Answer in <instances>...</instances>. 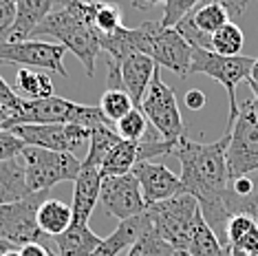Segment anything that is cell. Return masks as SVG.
Here are the masks:
<instances>
[{
  "label": "cell",
  "instance_id": "cell-15",
  "mask_svg": "<svg viewBox=\"0 0 258 256\" xmlns=\"http://www.w3.org/2000/svg\"><path fill=\"white\" fill-rule=\"evenodd\" d=\"M157 29H159V22H144L142 27H133V29L121 27L113 33L99 36V46L115 62L124 60L128 55H135V53L148 55L150 40L155 36Z\"/></svg>",
  "mask_w": 258,
  "mask_h": 256
},
{
  "label": "cell",
  "instance_id": "cell-47",
  "mask_svg": "<svg viewBox=\"0 0 258 256\" xmlns=\"http://www.w3.org/2000/svg\"><path fill=\"white\" fill-rule=\"evenodd\" d=\"M179 256H187V254H181V252H179Z\"/></svg>",
  "mask_w": 258,
  "mask_h": 256
},
{
  "label": "cell",
  "instance_id": "cell-42",
  "mask_svg": "<svg viewBox=\"0 0 258 256\" xmlns=\"http://www.w3.org/2000/svg\"><path fill=\"white\" fill-rule=\"evenodd\" d=\"M11 249H18V245H14V243H7V241H3V238H0V256L11 252Z\"/></svg>",
  "mask_w": 258,
  "mask_h": 256
},
{
  "label": "cell",
  "instance_id": "cell-9",
  "mask_svg": "<svg viewBox=\"0 0 258 256\" xmlns=\"http://www.w3.org/2000/svg\"><path fill=\"white\" fill-rule=\"evenodd\" d=\"M139 110L146 115L148 124L155 128L157 133L168 139V142H179L183 137V117L174 97V91L163 82V78L159 75V69L152 75V82L146 91Z\"/></svg>",
  "mask_w": 258,
  "mask_h": 256
},
{
  "label": "cell",
  "instance_id": "cell-45",
  "mask_svg": "<svg viewBox=\"0 0 258 256\" xmlns=\"http://www.w3.org/2000/svg\"><path fill=\"white\" fill-rule=\"evenodd\" d=\"M9 3H14V5H16V3H20V0H9Z\"/></svg>",
  "mask_w": 258,
  "mask_h": 256
},
{
  "label": "cell",
  "instance_id": "cell-48",
  "mask_svg": "<svg viewBox=\"0 0 258 256\" xmlns=\"http://www.w3.org/2000/svg\"><path fill=\"white\" fill-rule=\"evenodd\" d=\"M53 256H55V254H53Z\"/></svg>",
  "mask_w": 258,
  "mask_h": 256
},
{
  "label": "cell",
  "instance_id": "cell-18",
  "mask_svg": "<svg viewBox=\"0 0 258 256\" xmlns=\"http://www.w3.org/2000/svg\"><path fill=\"white\" fill-rule=\"evenodd\" d=\"M102 243V236H97L91 230L89 223H73L62 234L51 238V247L55 256H91Z\"/></svg>",
  "mask_w": 258,
  "mask_h": 256
},
{
  "label": "cell",
  "instance_id": "cell-2",
  "mask_svg": "<svg viewBox=\"0 0 258 256\" xmlns=\"http://www.w3.org/2000/svg\"><path fill=\"white\" fill-rule=\"evenodd\" d=\"M93 11L95 0H67L62 9H53L33 31V36H53L60 40L64 49L84 64L89 78L95 75V62L102 53L99 31L93 25Z\"/></svg>",
  "mask_w": 258,
  "mask_h": 256
},
{
  "label": "cell",
  "instance_id": "cell-34",
  "mask_svg": "<svg viewBox=\"0 0 258 256\" xmlns=\"http://www.w3.org/2000/svg\"><path fill=\"white\" fill-rule=\"evenodd\" d=\"M14 22H16V5L9 3V0H0V44L7 42Z\"/></svg>",
  "mask_w": 258,
  "mask_h": 256
},
{
  "label": "cell",
  "instance_id": "cell-27",
  "mask_svg": "<svg viewBox=\"0 0 258 256\" xmlns=\"http://www.w3.org/2000/svg\"><path fill=\"white\" fill-rule=\"evenodd\" d=\"M243 46H245V36L236 22H227L225 27H221L210 38V51H214L219 55H227V57L240 55Z\"/></svg>",
  "mask_w": 258,
  "mask_h": 256
},
{
  "label": "cell",
  "instance_id": "cell-35",
  "mask_svg": "<svg viewBox=\"0 0 258 256\" xmlns=\"http://www.w3.org/2000/svg\"><path fill=\"white\" fill-rule=\"evenodd\" d=\"M230 190H232L236 197H249L251 192H256L258 188L254 185V181H251V179H249V174H247V177L232 179V181H230Z\"/></svg>",
  "mask_w": 258,
  "mask_h": 256
},
{
  "label": "cell",
  "instance_id": "cell-39",
  "mask_svg": "<svg viewBox=\"0 0 258 256\" xmlns=\"http://www.w3.org/2000/svg\"><path fill=\"white\" fill-rule=\"evenodd\" d=\"M166 0H133V7L135 9H150V7H163Z\"/></svg>",
  "mask_w": 258,
  "mask_h": 256
},
{
  "label": "cell",
  "instance_id": "cell-16",
  "mask_svg": "<svg viewBox=\"0 0 258 256\" xmlns=\"http://www.w3.org/2000/svg\"><path fill=\"white\" fill-rule=\"evenodd\" d=\"M117 64H119L121 89L133 100L135 108H139V104H142L146 91H148V86L152 82V75L157 73L159 67H157L150 55H144V53L128 55Z\"/></svg>",
  "mask_w": 258,
  "mask_h": 256
},
{
  "label": "cell",
  "instance_id": "cell-44",
  "mask_svg": "<svg viewBox=\"0 0 258 256\" xmlns=\"http://www.w3.org/2000/svg\"><path fill=\"white\" fill-rule=\"evenodd\" d=\"M249 256H258V247H256V249H254V252H251Z\"/></svg>",
  "mask_w": 258,
  "mask_h": 256
},
{
  "label": "cell",
  "instance_id": "cell-1",
  "mask_svg": "<svg viewBox=\"0 0 258 256\" xmlns=\"http://www.w3.org/2000/svg\"><path fill=\"white\" fill-rule=\"evenodd\" d=\"M227 144L230 135L221 137L214 144H199L181 137L174 155L181 161V183L183 192L199 201L203 219L216 232L225 234V223L230 219L227 197H230V168H227Z\"/></svg>",
  "mask_w": 258,
  "mask_h": 256
},
{
  "label": "cell",
  "instance_id": "cell-36",
  "mask_svg": "<svg viewBox=\"0 0 258 256\" xmlns=\"http://www.w3.org/2000/svg\"><path fill=\"white\" fill-rule=\"evenodd\" d=\"M18 100H20V97L14 93V89H11V86L5 82L3 78H0V106H5L7 110H11V108H16Z\"/></svg>",
  "mask_w": 258,
  "mask_h": 256
},
{
  "label": "cell",
  "instance_id": "cell-3",
  "mask_svg": "<svg viewBox=\"0 0 258 256\" xmlns=\"http://www.w3.org/2000/svg\"><path fill=\"white\" fill-rule=\"evenodd\" d=\"M18 124H75L82 128H95L108 124L97 106H86L64 97H44V100H18L16 108L9 110L7 131Z\"/></svg>",
  "mask_w": 258,
  "mask_h": 256
},
{
  "label": "cell",
  "instance_id": "cell-40",
  "mask_svg": "<svg viewBox=\"0 0 258 256\" xmlns=\"http://www.w3.org/2000/svg\"><path fill=\"white\" fill-rule=\"evenodd\" d=\"M245 82H254V84H258V57L254 62H251V69H249V78L245 80Z\"/></svg>",
  "mask_w": 258,
  "mask_h": 256
},
{
  "label": "cell",
  "instance_id": "cell-20",
  "mask_svg": "<svg viewBox=\"0 0 258 256\" xmlns=\"http://www.w3.org/2000/svg\"><path fill=\"white\" fill-rule=\"evenodd\" d=\"M55 0H20L16 3V22L7 42H25L33 36L36 27L51 14Z\"/></svg>",
  "mask_w": 258,
  "mask_h": 256
},
{
  "label": "cell",
  "instance_id": "cell-10",
  "mask_svg": "<svg viewBox=\"0 0 258 256\" xmlns=\"http://www.w3.org/2000/svg\"><path fill=\"white\" fill-rule=\"evenodd\" d=\"M25 146H36L55 153H75L91 139L89 128L75 124H18L9 128Z\"/></svg>",
  "mask_w": 258,
  "mask_h": 256
},
{
  "label": "cell",
  "instance_id": "cell-30",
  "mask_svg": "<svg viewBox=\"0 0 258 256\" xmlns=\"http://www.w3.org/2000/svg\"><path fill=\"white\" fill-rule=\"evenodd\" d=\"M148 128H150L148 119H146V115L139 108H133L131 113L124 115V117L115 124L117 135L121 139H126V142H142L144 135L148 133Z\"/></svg>",
  "mask_w": 258,
  "mask_h": 256
},
{
  "label": "cell",
  "instance_id": "cell-28",
  "mask_svg": "<svg viewBox=\"0 0 258 256\" xmlns=\"http://www.w3.org/2000/svg\"><path fill=\"white\" fill-rule=\"evenodd\" d=\"M179 252L172 245H168L163 238L152 230V225L146 228V232L128 249V256H177Z\"/></svg>",
  "mask_w": 258,
  "mask_h": 256
},
{
  "label": "cell",
  "instance_id": "cell-4",
  "mask_svg": "<svg viewBox=\"0 0 258 256\" xmlns=\"http://www.w3.org/2000/svg\"><path fill=\"white\" fill-rule=\"evenodd\" d=\"M146 214L150 219L152 230L168 245H172L177 252L183 254L187 249V243H190L197 219L201 217V208H199V201L195 197L183 192L172 199L152 203L146 208Z\"/></svg>",
  "mask_w": 258,
  "mask_h": 256
},
{
  "label": "cell",
  "instance_id": "cell-19",
  "mask_svg": "<svg viewBox=\"0 0 258 256\" xmlns=\"http://www.w3.org/2000/svg\"><path fill=\"white\" fill-rule=\"evenodd\" d=\"M148 225H150V219L146 212L139 214V217L119 221V225L106 238H102V243H99L97 249L91 256H119L124 249H131V245L144 234Z\"/></svg>",
  "mask_w": 258,
  "mask_h": 256
},
{
  "label": "cell",
  "instance_id": "cell-5",
  "mask_svg": "<svg viewBox=\"0 0 258 256\" xmlns=\"http://www.w3.org/2000/svg\"><path fill=\"white\" fill-rule=\"evenodd\" d=\"M20 157L25 161L29 192H44L62 181H75L82 168V161L71 153H55L36 146H25Z\"/></svg>",
  "mask_w": 258,
  "mask_h": 256
},
{
  "label": "cell",
  "instance_id": "cell-21",
  "mask_svg": "<svg viewBox=\"0 0 258 256\" xmlns=\"http://www.w3.org/2000/svg\"><path fill=\"white\" fill-rule=\"evenodd\" d=\"M29 195L27 179H25V161L14 159L0 161V206L20 201Z\"/></svg>",
  "mask_w": 258,
  "mask_h": 256
},
{
  "label": "cell",
  "instance_id": "cell-26",
  "mask_svg": "<svg viewBox=\"0 0 258 256\" xmlns=\"http://www.w3.org/2000/svg\"><path fill=\"white\" fill-rule=\"evenodd\" d=\"M119 135H117L115 128H110L108 124H102V126H95L91 128V139H89V153H86V159L82 164L86 166H93V168H99L104 161V157L110 153V148L119 142Z\"/></svg>",
  "mask_w": 258,
  "mask_h": 256
},
{
  "label": "cell",
  "instance_id": "cell-46",
  "mask_svg": "<svg viewBox=\"0 0 258 256\" xmlns=\"http://www.w3.org/2000/svg\"><path fill=\"white\" fill-rule=\"evenodd\" d=\"M64 3H67V0H64ZM82 3H89V0H82Z\"/></svg>",
  "mask_w": 258,
  "mask_h": 256
},
{
  "label": "cell",
  "instance_id": "cell-33",
  "mask_svg": "<svg viewBox=\"0 0 258 256\" xmlns=\"http://www.w3.org/2000/svg\"><path fill=\"white\" fill-rule=\"evenodd\" d=\"M25 148L20 137H16L11 131H0V161H7L18 157Z\"/></svg>",
  "mask_w": 258,
  "mask_h": 256
},
{
  "label": "cell",
  "instance_id": "cell-13",
  "mask_svg": "<svg viewBox=\"0 0 258 256\" xmlns=\"http://www.w3.org/2000/svg\"><path fill=\"white\" fill-rule=\"evenodd\" d=\"M148 55L155 60L157 67L170 69L177 73L179 78H187L190 75V64H192V44L181 36L177 29H159L150 40Z\"/></svg>",
  "mask_w": 258,
  "mask_h": 256
},
{
  "label": "cell",
  "instance_id": "cell-23",
  "mask_svg": "<svg viewBox=\"0 0 258 256\" xmlns=\"http://www.w3.org/2000/svg\"><path fill=\"white\" fill-rule=\"evenodd\" d=\"M139 164V142H126L119 139L110 153L104 157L102 166H99V174L104 177H121V174L133 172V168Z\"/></svg>",
  "mask_w": 258,
  "mask_h": 256
},
{
  "label": "cell",
  "instance_id": "cell-25",
  "mask_svg": "<svg viewBox=\"0 0 258 256\" xmlns=\"http://www.w3.org/2000/svg\"><path fill=\"white\" fill-rule=\"evenodd\" d=\"M16 89L20 91L22 100H44V97H53V80L49 73H36L31 69H20L16 73Z\"/></svg>",
  "mask_w": 258,
  "mask_h": 256
},
{
  "label": "cell",
  "instance_id": "cell-6",
  "mask_svg": "<svg viewBox=\"0 0 258 256\" xmlns=\"http://www.w3.org/2000/svg\"><path fill=\"white\" fill-rule=\"evenodd\" d=\"M230 144H227V168L230 177H247L258 170V110L251 100L238 104V115L234 124L227 128Z\"/></svg>",
  "mask_w": 258,
  "mask_h": 256
},
{
  "label": "cell",
  "instance_id": "cell-41",
  "mask_svg": "<svg viewBox=\"0 0 258 256\" xmlns=\"http://www.w3.org/2000/svg\"><path fill=\"white\" fill-rule=\"evenodd\" d=\"M7 121H9V110L0 106V131H7Z\"/></svg>",
  "mask_w": 258,
  "mask_h": 256
},
{
  "label": "cell",
  "instance_id": "cell-12",
  "mask_svg": "<svg viewBox=\"0 0 258 256\" xmlns=\"http://www.w3.org/2000/svg\"><path fill=\"white\" fill-rule=\"evenodd\" d=\"M99 203L110 217L126 221L146 212L142 188L133 172L121 177H104L99 188Z\"/></svg>",
  "mask_w": 258,
  "mask_h": 256
},
{
  "label": "cell",
  "instance_id": "cell-17",
  "mask_svg": "<svg viewBox=\"0 0 258 256\" xmlns=\"http://www.w3.org/2000/svg\"><path fill=\"white\" fill-rule=\"evenodd\" d=\"M99 188H102V174L99 168L82 164L80 174L73 181V223H89L93 210L99 201Z\"/></svg>",
  "mask_w": 258,
  "mask_h": 256
},
{
  "label": "cell",
  "instance_id": "cell-31",
  "mask_svg": "<svg viewBox=\"0 0 258 256\" xmlns=\"http://www.w3.org/2000/svg\"><path fill=\"white\" fill-rule=\"evenodd\" d=\"M121 9L117 5H110V3H97L95 0V11H93V25L99 31V36L104 33H113L117 29H121Z\"/></svg>",
  "mask_w": 258,
  "mask_h": 256
},
{
  "label": "cell",
  "instance_id": "cell-38",
  "mask_svg": "<svg viewBox=\"0 0 258 256\" xmlns=\"http://www.w3.org/2000/svg\"><path fill=\"white\" fill-rule=\"evenodd\" d=\"M20 256H53L49 247L40 245V243H27V245H20Z\"/></svg>",
  "mask_w": 258,
  "mask_h": 256
},
{
  "label": "cell",
  "instance_id": "cell-32",
  "mask_svg": "<svg viewBox=\"0 0 258 256\" xmlns=\"http://www.w3.org/2000/svg\"><path fill=\"white\" fill-rule=\"evenodd\" d=\"M203 0H166L163 3V16L159 20V25L163 29H172L177 27L185 16H190Z\"/></svg>",
  "mask_w": 258,
  "mask_h": 256
},
{
  "label": "cell",
  "instance_id": "cell-8",
  "mask_svg": "<svg viewBox=\"0 0 258 256\" xmlns=\"http://www.w3.org/2000/svg\"><path fill=\"white\" fill-rule=\"evenodd\" d=\"M46 197H49V190L29 192L25 199L0 206V238L18 247L27 245V243H40L51 249V238L42 234L36 219L40 203Z\"/></svg>",
  "mask_w": 258,
  "mask_h": 256
},
{
  "label": "cell",
  "instance_id": "cell-14",
  "mask_svg": "<svg viewBox=\"0 0 258 256\" xmlns=\"http://www.w3.org/2000/svg\"><path fill=\"white\" fill-rule=\"evenodd\" d=\"M133 174L137 177L139 188L146 208L152 203L172 199L177 195H183V183L166 164H152V161H139L133 168Z\"/></svg>",
  "mask_w": 258,
  "mask_h": 256
},
{
  "label": "cell",
  "instance_id": "cell-37",
  "mask_svg": "<svg viewBox=\"0 0 258 256\" xmlns=\"http://www.w3.org/2000/svg\"><path fill=\"white\" fill-rule=\"evenodd\" d=\"M183 102H185V106L190 110H201L205 106V93L199 91V89H192V91L185 93Z\"/></svg>",
  "mask_w": 258,
  "mask_h": 256
},
{
  "label": "cell",
  "instance_id": "cell-29",
  "mask_svg": "<svg viewBox=\"0 0 258 256\" xmlns=\"http://www.w3.org/2000/svg\"><path fill=\"white\" fill-rule=\"evenodd\" d=\"M97 108H99V113L104 115V119H106L108 124H117L124 115H128L135 108V104L124 91L106 89L104 95H102V100H99Z\"/></svg>",
  "mask_w": 258,
  "mask_h": 256
},
{
  "label": "cell",
  "instance_id": "cell-7",
  "mask_svg": "<svg viewBox=\"0 0 258 256\" xmlns=\"http://www.w3.org/2000/svg\"><path fill=\"white\" fill-rule=\"evenodd\" d=\"M251 62H254V60L247 57V55L227 57V55L214 53V51L192 46L190 73H201V75H208V78L216 80V82L225 89L227 97H230V119H227V128L234 124V119H236V115H238L236 86L249 78Z\"/></svg>",
  "mask_w": 258,
  "mask_h": 256
},
{
  "label": "cell",
  "instance_id": "cell-24",
  "mask_svg": "<svg viewBox=\"0 0 258 256\" xmlns=\"http://www.w3.org/2000/svg\"><path fill=\"white\" fill-rule=\"evenodd\" d=\"M183 254H187V256H227L225 245H223L221 238L216 236V232L208 225L203 214L197 219L190 243H187V249Z\"/></svg>",
  "mask_w": 258,
  "mask_h": 256
},
{
  "label": "cell",
  "instance_id": "cell-43",
  "mask_svg": "<svg viewBox=\"0 0 258 256\" xmlns=\"http://www.w3.org/2000/svg\"><path fill=\"white\" fill-rule=\"evenodd\" d=\"M247 84L251 89V104H254V108L258 110V84H254V82H247Z\"/></svg>",
  "mask_w": 258,
  "mask_h": 256
},
{
  "label": "cell",
  "instance_id": "cell-22",
  "mask_svg": "<svg viewBox=\"0 0 258 256\" xmlns=\"http://www.w3.org/2000/svg\"><path fill=\"white\" fill-rule=\"evenodd\" d=\"M36 219H38V228L42 230V234L53 238L57 234H62V232L71 225L73 212H71L69 203L53 199V197H46V199L40 203Z\"/></svg>",
  "mask_w": 258,
  "mask_h": 256
},
{
  "label": "cell",
  "instance_id": "cell-11",
  "mask_svg": "<svg viewBox=\"0 0 258 256\" xmlns=\"http://www.w3.org/2000/svg\"><path fill=\"white\" fill-rule=\"evenodd\" d=\"M67 49L60 42H44V40H25V42H5L0 44V62L3 64H22V67L53 71L62 78H69L64 69Z\"/></svg>",
  "mask_w": 258,
  "mask_h": 256
}]
</instances>
